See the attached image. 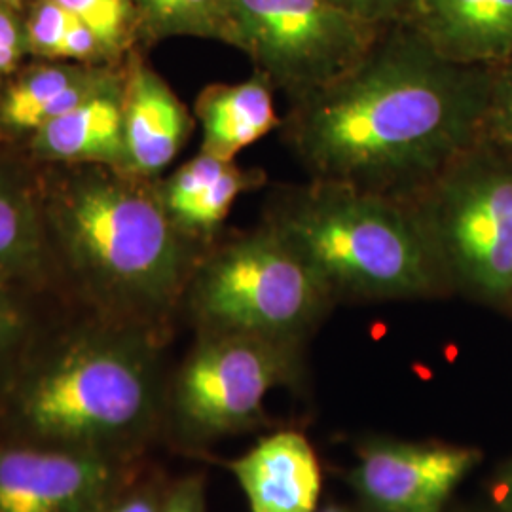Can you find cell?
<instances>
[{
  "instance_id": "30bf717a",
  "label": "cell",
  "mask_w": 512,
  "mask_h": 512,
  "mask_svg": "<svg viewBox=\"0 0 512 512\" xmlns=\"http://www.w3.org/2000/svg\"><path fill=\"white\" fill-rule=\"evenodd\" d=\"M478 458L463 446L372 442L359 454L349 484L376 511L442 512Z\"/></svg>"
},
{
  "instance_id": "3957f363",
  "label": "cell",
  "mask_w": 512,
  "mask_h": 512,
  "mask_svg": "<svg viewBox=\"0 0 512 512\" xmlns=\"http://www.w3.org/2000/svg\"><path fill=\"white\" fill-rule=\"evenodd\" d=\"M266 226L310 266L332 298H416L439 285L442 266L410 202L311 181L281 198Z\"/></svg>"
},
{
  "instance_id": "9a60e30c",
  "label": "cell",
  "mask_w": 512,
  "mask_h": 512,
  "mask_svg": "<svg viewBox=\"0 0 512 512\" xmlns=\"http://www.w3.org/2000/svg\"><path fill=\"white\" fill-rule=\"evenodd\" d=\"M110 78L74 109L35 131V148L59 162H97L126 169L124 88Z\"/></svg>"
},
{
  "instance_id": "e0dca14e",
  "label": "cell",
  "mask_w": 512,
  "mask_h": 512,
  "mask_svg": "<svg viewBox=\"0 0 512 512\" xmlns=\"http://www.w3.org/2000/svg\"><path fill=\"white\" fill-rule=\"evenodd\" d=\"M109 80L107 74L78 65L38 67L2 97L0 120L8 128L37 131L80 105Z\"/></svg>"
},
{
  "instance_id": "44dd1931",
  "label": "cell",
  "mask_w": 512,
  "mask_h": 512,
  "mask_svg": "<svg viewBox=\"0 0 512 512\" xmlns=\"http://www.w3.org/2000/svg\"><path fill=\"white\" fill-rule=\"evenodd\" d=\"M84 23L101 42L107 57L124 54L139 31L133 0H55Z\"/></svg>"
},
{
  "instance_id": "2e32d148",
  "label": "cell",
  "mask_w": 512,
  "mask_h": 512,
  "mask_svg": "<svg viewBox=\"0 0 512 512\" xmlns=\"http://www.w3.org/2000/svg\"><path fill=\"white\" fill-rule=\"evenodd\" d=\"M196 114L202 122V152L226 162H234L243 148L279 126L274 86L258 71L239 84H215L203 90Z\"/></svg>"
},
{
  "instance_id": "603a6c76",
  "label": "cell",
  "mask_w": 512,
  "mask_h": 512,
  "mask_svg": "<svg viewBox=\"0 0 512 512\" xmlns=\"http://www.w3.org/2000/svg\"><path fill=\"white\" fill-rule=\"evenodd\" d=\"M336 8L346 12L351 18L359 19L370 27L384 31L391 25H406L416 0H330Z\"/></svg>"
},
{
  "instance_id": "7a4b0ae2",
  "label": "cell",
  "mask_w": 512,
  "mask_h": 512,
  "mask_svg": "<svg viewBox=\"0 0 512 512\" xmlns=\"http://www.w3.org/2000/svg\"><path fill=\"white\" fill-rule=\"evenodd\" d=\"M165 401L143 336L82 332L19 365L0 391V439L131 461Z\"/></svg>"
},
{
  "instance_id": "f546056e",
  "label": "cell",
  "mask_w": 512,
  "mask_h": 512,
  "mask_svg": "<svg viewBox=\"0 0 512 512\" xmlns=\"http://www.w3.org/2000/svg\"><path fill=\"white\" fill-rule=\"evenodd\" d=\"M2 4H8V6H12V8H18L19 4H21V0H0Z\"/></svg>"
},
{
  "instance_id": "ac0fdd59",
  "label": "cell",
  "mask_w": 512,
  "mask_h": 512,
  "mask_svg": "<svg viewBox=\"0 0 512 512\" xmlns=\"http://www.w3.org/2000/svg\"><path fill=\"white\" fill-rule=\"evenodd\" d=\"M29 52L46 59L90 63L107 57L92 31L55 0H37L25 21Z\"/></svg>"
},
{
  "instance_id": "f1b7e54d",
  "label": "cell",
  "mask_w": 512,
  "mask_h": 512,
  "mask_svg": "<svg viewBox=\"0 0 512 512\" xmlns=\"http://www.w3.org/2000/svg\"><path fill=\"white\" fill-rule=\"evenodd\" d=\"M315 512H351V511H346V509H342V507H327V509H321V511H315Z\"/></svg>"
},
{
  "instance_id": "d6986e66",
  "label": "cell",
  "mask_w": 512,
  "mask_h": 512,
  "mask_svg": "<svg viewBox=\"0 0 512 512\" xmlns=\"http://www.w3.org/2000/svg\"><path fill=\"white\" fill-rule=\"evenodd\" d=\"M139 31L158 40L200 37L226 40V0H133Z\"/></svg>"
},
{
  "instance_id": "9c48e42d",
  "label": "cell",
  "mask_w": 512,
  "mask_h": 512,
  "mask_svg": "<svg viewBox=\"0 0 512 512\" xmlns=\"http://www.w3.org/2000/svg\"><path fill=\"white\" fill-rule=\"evenodd\" d=\"M129 461L0 439V512H103Z\"/></svg>"
},
{
  "instance_id": "8992f818",
  "label": "cell",
  "mask_w": 512,
  "mask_h": 512,
  "mask_svg": "<svg viewBox=\"0 0 512 512\" xmlns=\"http://www.w3.org/2000/svg\"><path fill=\"white\" fill-rule=\"evenodd\" d=\"M382 33L330 0H226V40L294 101L359 67Z\"/></svg>"
},
{
  "instance_id": "ba28073f",
  "label": "cell",
  "mask_w": 512,
  "mask_h": 512,
  "mask_svg": "<svg viewBox=\"0 0 512 512\" xmlns=\"http://www.w3.org/2000/svg\"><path fill=\"white\" fill-rule=\"evenodd\" d=\"M461 158L410 203L442 270H452L478 293L507 296L512 293V171L463 164Z\"/></svg>"
},
{
  "instance_id": "5bb4252c",
  "label": "cell",
  "mask_w": 512,
  "mask_h": 512,
  "mask_svg": "<svg viewBox=\"0 0 512 512\" xmlns=\"http://www.w3.org/2000/svg\"><path fill=\"white\" fill-rule=\"evenodd\" d=\"M264 181L266 175L260 169H241L234 162L200 152L165 183L160 194L181 236L205 238L224 222L243 192Z\"/></svg>"
},
{
  "instance_id": "d4e9b609",
  "label": "cell",
  "mask_w": 512,
  "mask_h": 512,
  "mask_svg": "<svg viewBox=\"0 0 512 512\" xmlns=\"http://www.w3.org/2000/svg\"><path fill=\"white\" fill-rule=\"evenodd\" d=\"M165 490L156 480H147L135 484L129 480L128 484L112 497L109 505L103 512H160L164 505Z\"/></svg>"
},
{
  "instance_id": "4316f807",
  "label": "cell",
  "mask_w": 512,
  "mask_h": 512,
  "mask_svg": "<svg viewBox=\"0 0 512 512\" xmlns=\"http://www.w3.org/2000/svg\"><path fill=\"white\" fill-rule=\"evenodd\" d=\"M495 120L501 135L512 143V76L505 82V86L499 90L497 95V109H495Z\"/></svg>"
},
{
  "instance_id": "5b68a950",
  "label": "cell",
  "mask_w": 512,
  "mask_h": 512,
  "mask_svg": "<svg viewBox=\"0 0 512 512\" xmlns=\"http://www.w3.org/2000/svg\"><path fill=\"white\" fill-rule=\"evenodd\" d=\"M327 287L268 226L222 247L196 272L190 304L203 330L298 342L327 310Z\"/></svg>"
},
{
  "instance_id": "7c38bea8",
  "label": "cell",
  "mask_w": 512,
  "mask_h": 512,
  "mask_svg": "<svg viewBox=\"0 0 512 512\" xmlns=\"http://www.w3.org/2000/svg\"><path fill=\"white\" fill-rule=\"evenodd\" d=\"M124 82L126 171L154 177L181 152L192 120L164 78L139 57L131 59Z\"/></svg>"
},
{
  "instance_id": "52a82bcc",
  "label": "cell",
  "mask_w": 512,
  "mask_h": 512,
  "mask_svg": "<svg viewBox=\"0 0 512 512\" xmlns=\"http://www.w3.org/2000/svg\"><path fill=\"white\" fill-rule=\"evenodd\" d=\"M296 344L205 330L165 401L179 437L207 444L251 429L262 416L268 393L293 378Z\"/></svg>"
},
{
  "instance_id": "cb8c5ba5",
  "label": "cell",
  "mask_w": 512,
  "mask_h": 512,
  "mask_svg": "<svg viewBox=\"0 0 512 512\" xmlns=\"http://www.w3.org/2000/svg\"><path fill=\"white\" fill-rule=\"evenodd\" d=\"M27 50L25 23L19 19L16 8L0 2V74L14 71Z\"/></svg>"
},
{
  "instance_id": "484cf974",
  "label": "cell",
  "mask_w": 512,
  "mask_h": 512,
  "mask_svg": "<svg viewBox=\"0 0 512 512\" xmlns=\"http://www.w3.org/2000/svg\"><path fill=\"white\" fill-rule=\"evenodd\" d=\"M160 512H207L202 475L184 476L167 486Z\"/></svg>"
},
{
  "instance_id": "ffe728a7",
  "label": "cell",
  "mask_w": 512,
  "mask_h": 512,
  "mask_svg": "<svg viewBox=\"0 0 512 512\" xmlns=\"http://www.w3.org/2000/svg\"><path fill=\"white\" fill-rule=\"evenodd\" d=\"M38 228L23 194L0 181V281L31 274L37 268Z\"/></svg>"
},
{
  "instance_id": "8fae6325",
  "label": "cell",
  "mask_w": 512,
  "mask_h": 512,
  "mask_svg": "<svg viewBox=\"0 0 512 512\" xmlns=\"http://www.w3.org/2000/svg\"><path fill=\"white\" fill-rule=\"evenodd\" d=\"M251 512H315L323 490L321 465L302 433L277 431L226 463Z\"/></svg>"
},
{
  "instance_id": "6da1fadb",
  "label": "cell",
  "mask_w": 512,
  "mask_h": 512,
  "mask_svg": "<svg viewBox=\"0 0 512 512\" xmlns=\"http://www.w3.org/2000/svg\"><path fill=\"white\" fill-rule=\"evenodd\" d=\"M404 27L344 78L294 101L289 135L313 181L412 202L467 154L482 86Z\"/></svg>"
},
{
  "instance_id": "277c9868",
  "label": "cell",
  "mask_w": 512,
  "mask_h": 512,
  "mask_svg": "<svg viewBox=\"0 0 512 512\" xmlns=\"http://www.w3.org/2000/svg\"><path fill=\"white\" fill-rule=\"evenodd\" d=\"M57 211L76 270L110 306L148 317L177 302L188 256L160 192L131 179L90 175L63 192Z\"/></svg>"
},
{
  "instance_id": "4fadbf2b",
  "label": "cell",
  "mask_w": 512,
  "mask_h": 512,
  "mask_svg": "<svg viewBox=\"0 0 512 512\" xmlns=\"http://www.w3.org/2000/svg\"><path fill=\"white\" fill-rule=\"evenodd\" d=\"M406 25L439 57L463 67L512 55V0H416Z\"/></svg>"
},
{
  "instance_id": "83f0119b",
  "label": "cell",
  "mask_w": 512,
  "mask_h": 512,
  "mask_svg": "<svg viewBox=\"0 0 512 512\" xmlns=\"http://www.w3.org/2000/svg\"><path fill=\"white\" fill-rule=\"evenodd\" d=\"M505 490H507V497L511 499L512 503V465L509 473H507V478H505Z\"/></svg>"
},
{
  "instance_id": "7402d4cb",
  "label": "cell",
  "mask_w": 512,
  "mask_h": 512,
  "mask_svg": "<svg viewBox=\"0 0 512 512\" xmlns=\"http://www.w3.org/2000/svg\"><path fill=\"white\" fill-rule=\"evenodd\" d=\"M29 330L27 313L18 298L8 289V281H0V391L16 374L19 349Z\"/></svg>"
}]
</instances>
